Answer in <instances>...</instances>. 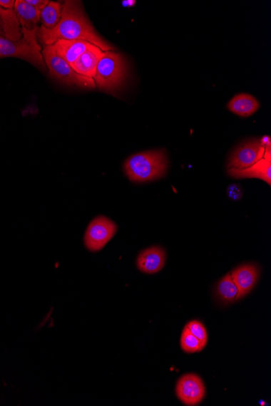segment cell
Wrapping results in <instances>:
<instances>
[{
    "mask_svg": "<svg viewBox=\"0 0 271 406\" xmlns=\"http://www.w3.org/2000/svg\"><path fill=\"white\" fill-rule=\"evenodd\" d=\"M38 38L44 46L52 45L58 40H80L96 46L103 51L115 50L94 31L78 1H66L57 26L53 29L39 28Z\"/></svg>",
    "mask_w": 271,
    "mask_h": 406,
    "instance_id": "6da1fadb",
    "label": "cell"
},
{
    "mask_svg": "<svg viewBox=\"0 0 271 406\" xmlns=\"http://www.w3.org/2000/svg\"><path fill=\"white\" fill-rule=\"evenodd\" d=\"M168 157L163 150L139 152L129 157L125 172L133 182H144L163 177L168 169Z\"/></svg>",
    "mask_w": 271,
    "mask_h": 406,
    "instance_id": "7a4b0ae2",
    "label": "cell"
},
{
    "mask_svg": "<svg viewBox=\"0 0 271 406\" xmlns=\"http://www.w3.org/2000/svg\"><path fill=\"white\" fill-rule=\"evenodd\" d=\"M39 28L29 31L21 28L22 37L19 41H10L0 37V58H20L40 69H46V63L38 42Z\"/></svg>",
    "mask_w": 271,
    "mask_h": 406,
    "instance_id": "3957f363",
    "label": "cell"
},
{
    "mask_svg": "<svg viewBox=\"0 0 271 406\" xmlns=\"http://www.w3.org/2000/svg\"><path fill=\"white\" fill-rule=\"evenodd\" d=\"M126 76V62L123 56L113 51H103L94 76V82L99 89L110 92L119 89Z\"/></svg>",
    "mask_w": 271,
    "mask_h": 406,
    "instance_id": "277c9868",
    "label": "cell"
},
{
    "mask_svg": "<svg viewBox=\"0 0 271 406\" xmlns=\"http://www.w3.org/2000/svg\"><path fill=\"white\" fill-rule=\"evenodd\" d=\"M43 56L46 66L48 68L50 75L53 78L69 85L89 88V89L96 87L94 80L86 78L76 73L70 64L56 55L51 45L44 46Z\"/></svg>",
    "mask_w": 271,
    "mask_h": 406,
    "instance_id": "5b68a950",
    "label": "cell"
},
{
    "mask_svg": "<svg viewBox=\"0 0 271 406\" xmlns=\"http://www.w3.org/2000/svg\"><path fill=\"white\" fill-rule=\"evenodd\" d=\"M117 229L116 223L108 217L104 216L96 217L90 222L85 233L86 248L92 252L101 251L113 239Z\"/></svg>",
    "mask_w": 271,
    "mask_h": 406,
    "instance_id": "8992f818",
    "label": "cell"
},
{
    "mask_svg": "<svg viewBox=\"0 0 271 406\" xmlns=\"http://www.w3.org/2000/svg\"><path fill=\"white\" fill-rule=\"evenodd\" d=\"M175 393L183 404L188 406L198 405L203 401L205 395L204 382L196 374H186L176 384Z\"/></svg>",
    "mask_w": 271,
    "mask_h": 406,
    "instance_id": "52a82bcc",
    "label": "cell"
},
{
    "mask_svg": "<svg viewBox=\"0 0 271 406\" xmlns=\"http://www.w3.org/2000/svg\"><path fill=\"white\" fill-rule=\"evenodd\" d=\"M266 148L260 140H252L240 145L229 158L227 169H245L263 158Z\"/></svg>",
    "mask_w": 271,
    "mask_h": 406,
    "instance_id": "ba28073f",
    "label": "cell"
},
{
    "mask_svg": "<svg viewBox=\"0 0 271 406\" xmlns=\"http://www.w3.org/2000/svg\"><path fill=\"white\" fill-rule=\"evenodd\" d=\"M229 176L235 179H259L271 184V147L266 148L264 157L252 166L245 169H227Z\"/></svg>",
    "mask_w": 271,
    "mask_h": 406,
    "instance_id": "9c48e42d",
    "label": "cell"
},
{
    "mask_svg": "<svg viewBox=\"0 0 271 406\" xmlns=\"http://www.w3.org/2000/svg\"><path fill=\"white\" fill-rule=\"evenodd\" d=\"M231 275L238 287L240 300L255 288L260 276V270L255 264H245L233 269Z\"/></svg>",
    "mask_w": 271,
    "mask_h": 406,
    "instance_id": "30bf717a",
    "label": "cell"
},
{
    "mask_svg": "<svg viewBox=\"0 0 271 406\" xmlns=\"http://www.w3.org/2000/svg\"><path fill=\"white\" fill-rule=\"evenodd\" d=\"M166 257V251L160 246H151L140 253L137 266L140 272L155 274L163 269Z\"/></svg>",
    "mask_w": 271,
    "mask_h": 406,
    "instance_id": "8fae6325",
    "label": "cell"
},
{
    "mask_svg": "<svg viewBox=\"0 0 271 406\" xmlns=\"http://www.w3.org/2000/svg\"><path fill=\"white\" fill-rule=\"evenodd\" d=\"M103 51L98 46L91 44L87 50L76 60L71 67L76 73L86 78L94 80L97 66Z\"/></svg>",
    "mask_w": 271,
    "mask_h": 406,
    "instance_id": "7c38bea8",
    "label": "cell"
},
{
    "mask_svg": "<svg viewBox=\"0 0 271 406\" xmlns=\"http://www.w3.org/2000/svg\"><path fill=\"white\" fill-rule=\"evenodd\" d=\"M90 45L91 43L80 40H58L51 46L58 56L72 66Z\"/></svg>",
    "mask_w": 271,
    "mask_h": 406,
    "instance_id": "4fadbf2b",
    "label": "cell"
},
{
    "mask_svg": "<svg viewBox=\"0 0 271 406\" xmlns=\"http://www.w3.org/2000/svg\"><path fill=\"white\" fill-rule=\"evenodd\" d=\"M0 37L19 41L22 37L21 24L14 10L0 7Z\"/></svg>",
    "mask_w": 271,
    "mask_h": 406,
    "instance_id": "5bb4252c",
    "label": "cell"
},
{
    "mask_svg": "<svg viewBox=\"0 0 271 406\" xmlns=\"http://www.w3.org/2000/svg\"><path fill=\"white\" fill-rule=\"evenodd\" d=\"M259 108L260 103L257 98L248 93L237 94L227 104L230 111L241 117H250L255 114Z\"/></svg>",
    "mask_w": 271,
    "mask_h": 406,
    "instance_id": "9a60e30c",
    "label": "cell"
},
{
    "mask_svg": "<svg viewBox=\"0 0 271 406\" xmlns=\"http://www.w3.org/2000/svg\"><path fill=\"white\" fill-rule=\"evenodd\" d=\"M14 11L19 19L21 28L33 31L37 28L41 20V11L28 4L25 0L15 2Z\"/></svg>",
    "mask_w": 271,
    "mask_h": 406,
    "instance_id": "2e32d148",
    "label": "cell"
},
{
    "mask_svg": "<svg viewBox=\"0 0 271 406\" xmlns=\"http://www.w3.org/2000/svg\"><path fill=\"white\" fill-rule=\"evenodd\" d=\"M216 294L220 301L225 304L239 301L238 287L232 279L231 273L226 274L216 287Z\"/></svg>",
    "mask_w": 271,
    "mask_h": 406,
    "instance_id": "e0dca14e",
    "label": "cell"
},
{
    "mask_svg": "<svg viewBox=\"0 0 271 406\" xmlns=\"http://www.w3.org/2000/svg\"><path fill=\"white\" fill-rule=\"evenodd\" d=\"M63 11V6L58 2H49L41 11V21L46 28L53 29L60 22Z\"/></svg>",
    "mask_w": 271,
    "mask_h": 406,
    "instance_id": "ac0fdd59",
    "label": "cell"
},
{
    "mask_svg": "<svg viewBox=\"0 0 271 406\" xmlns=\"http://www.w3.org/2000/svg\"><path fill=\"white\" fill-rule=\"evenodd\" d=\"M180 347L188 354H194V353L201 352L205 346L185 326L181 333Z\"/></svg>",
    "mask_w": 271,
    "mask_h": 406,
    "instance_id": "d6986e66",
    "label": "cell"
},
{
    "mask_svg": "<svg viewBox=\"0 0 271 406\" xmlns=\"http://www.w3.org/2000/svg\"><path fill=\"white\" fill-rule=\"evenodd\" d=\"M190 331L195 336L198 340L202 341V343L206 346L208 341V334L206 332V329L203 326L202 322L198 321H192L188 323L186 326Z\"/></svg>",
    "mask_w": 271,
    "mask_h": 406,
    "instance_id": "ffe728a7",
    "label": "cell"
},
{
    "mask_svg": "<svg viewBox=\"0 0 271 406\" xmlns=\"http://www.w3.org/2000/svg\"><path fill=\"white\" fill-rule=\"evenodd\" d=\"M227 195L233 201H239L243 197V189L238 184H233L227 188Z\"/></svg>",
    "mask_w": 271,
    "mask_h": 406,
    "instance_id": "44dd1931",
    "label": "cell"
},
{
    "mask_svg": "<svg viewBox=\"0 0 271 406\" xmlns=\"http://www.w3.org/2000/svg\"><path fill=\"white\" fill-rule=\"evenodd\" d=\"M25 1L40 11L49 3L47 0H25Z\"/></svg>",
    "mask_w": 271,
    "mask_h": 406,
    "instance_id": "7402d4cb",
    "label": "cell"
},
{
    "mask_svg": "<svg viewBox=\"0 0 271 406\" xmlns=\"http://www.w3.org/2000/svg\"><path fill=\"white\" fill-rule=\"evenodd\" d=\"M14 0H0V7L4 9L14 10Z\"/></svg>",
    "mask_w": 271,
    "mask_h": 406,
    "instance_id": "603a6c76",
    "label": "cell"
},
{
    "mask_svg": "<svg viewBox=\"0 0 271 406\" xmlns=\"http://www.w3.org/2000/svg\"><path fill=\"white\" fill-rule=\"evenodd\" d=\"M136 1H123V6H128V7H131V6L134 5Z\"/></svg>",
    "mask_w": 271,
    "mask_h": 406,
    "instance_id": "cb8c5ba5",
    "label": "cell"
}]
</instances>
